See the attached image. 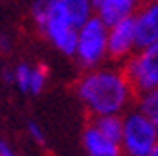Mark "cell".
<instances>
[{
  "label": "cell",
  "instance_id": "obj_11",
  "mask_svg": "<svg viewBox=\"0 0 158 156\" xmlns=\"http://www.w3.org/2000/svg\"><path fill=\"white\" fill-rule=\"evenodd\" d=\"M60 4L64 8L68 19L72 21L77 29L89 18H93V12H94L93 0H60Z\"/></svg>",
  "mask_w": 158,
  "mask_h": 156
},
{
  "label": "cell",
  "instance_id": "obj_3",
  "mask_svg": "<svg viewBox=\"0 0 158 156\" xmlns=\"http://www.w3.org/2000/svg\"><path fill=\"white\" fill-rule=\"evenodd\" d=\"M158 141V127L141 110H131L123 116L122 149L123 156H148Z\"/></svg>",
  "mask_w": 158,
  "mask_h": 156
},
{
  "label": "cell",
  "instance_id": "obj_7",
  "mask_svg": "<svg viewBox=\"0 0 158 156\" xmlns=\"http://www.w3.org/2000/svg\"><path fill=\"white\" fill-rule=\"evenodd\" d=\"M137 48L158 43V0H145L133 14Z\"/></svg>",
  "mask_w": 158,
  "mask_h": 156
},
{
  "label": "cell",
  "instance_id": "obj_4",
  "mask_svg": "<svg viewBox=\"0 0 158 156\" xmlns=\"http://www.w3.org/2000/svg\"><path fill=\"white\" fill-rule=\"evenodd\" d=\"M75 56L85 69L98 68V64L108 56V25L98 15L89 18L79 27Z\"/></svg>",
  "mask_w": 158,
  "mask_h": 156
},
{
  "label": "cell",
  "instance_id": "obj_10",
  "mask_svg": "<svg viewBox=\"0 0 158 156\" xmlns=\"http://www.w3.org/2000/svg\"><path fill=\"white\" fill-rule=\"evenodd\" d=\"M89 121L97 127L102 135L112 141H122L123 131V116L122 114H106V116H89Z\"/></svg>",
  "mask_w": 158,
  "mask_h": 156
},
{
  "label": "cell",
  "instance_id": "obj_15",
  "mask_svg": "<svg viewBox=\"0 0 158 156\" xmlns=\"http://www.w3.org/2000/svg\"><path fill=\"white\" fill-rule=\"evenodd\" d=\"M27 129H29L31 137H33L39 145H44V135H43V131L39 129V125H37L35 121H29V123H27Z\"/></svg>",
  "mask_w": 158,
  "mask_h": 156
},
{
  "label": "cell",
  "instance_id": "obj_18",
  "mask_svg": "<svg viewBox=\"0 0 158 156\" xmlns=\"http://www.w3.org/2000/svg\"><path fill=\"white\" fill-rule=\"evenodd\" d=\"M148 156H158V141H156V145H154V149L151 150V154Z\"/></svg>",
  "mask_w": 158,
  "mask_h": 156
},
{
  "label": "cell",
  "instance_id": "obj_1",
  "mask_svg": "<svg viewBox=\"0 0 158 156\" xmlns=\"http://www.w3.org/2000/svg\"><path fill=\"white\" fill-rule=\"evenodd\" d=\"M73 92L83 102L89 116L122 114L131 102L137 100V92L129 83L123 68H93L79 77Z\"/></svg>",
  "mask_w": 158,
  "mask_h": 156
},
{
  "label": "cell",
  "instance_id": "obj_8",
  "mask_svg": "<svg viewBox=\"0 0 158 156\" xmlns=\"http://www.w3.org/2000/svg\"><path fill=\"white\" fill-rule=\"evenodd\" d=\"M81 143H83L87 156H123L122 143L112 141L106 135H102L89 120H87L83 127Z\"/></svg>",
  "mask_w": 158,
  "mask_h": 156
},
{
  "label": "cell",
  "instance_id": "obj_6",
  "mask_svg": "<svg viewBox=\"0 0 158 156\" xmlns=\"http://www.w3.org/2000/svg\"><path fill=\"white\" fill-rule=\"evenodd\" d=\"M135 50H137V37H135L133 15L108 25V58L123 64Z\"/></svg>",
  "mask_w": 158,
  "mask_h": 156
},
{
  "label": "cell",
  "instance_id": "obj_9",
  "mask_svg": "<svg viewBox=\"0 0 158 156\" xmlns=\"http://www.w3.org/2000/svg\"><path fill=\"white\" fill-rule=\"evenodd\" d=\"M137 8H139V0H102L94 12L106 25H112V23L123 18L133 15Z\"/></svg>",
  "mask_w": 158,
  "mask_h": 156
},
{
  "label": "cell",
  "instance_id": "obj_13",
  "mask_svg": "<svg viewBox=\"0 0 158 156\" xmlns=\"http://www.w3.org/2000/svg\"><path fill=\"white\" fill-rule=\"evenodd\" d=\"M46 77H48V69L46 66L39 64V66H33V72H31V85H29V92L33 95H39L44 85H46Z\"/></svg>",
  "mask_w": 158,
  "mask_h": 156
},
{
  "label": "cell",
  "instance_id": "obj_5",
  "mask_svg": "<svg viewBox=\"0 0 158 156\" xmlns=\"http://www.w3.org/2000/svg\"><path fill=\"white\" fill-rule=\"evenodd\" d=\"M123 72L133 85L137 96L145 91L158 87V43L137 48L123 62Z\"/></svg>",
  "mask_w": 158,
  "mask_h": 156
},
{
  "label": "cell",
  "instance_id": "obj_16",
  "mask_svg": "<svg viewBox=\"0 0 158 156\" xmlns=\"http://www.w3.org/2000/svg\"><path fill=\"white\" fill-rule=\"evenodd\" d=\"M0 156H15L14 149L10 146V143H6L4 139H0Z\"/></svg>",
  "mask_w": 158,
  "mask_h": 156
},
{
  "label": "cell",
  "instance_id": "obj_2",
  "mask_svg": "<svg viewBox=\"0 0 158 156\" xmlns=\"http://www.w3.org/2000/svg\"><path fill=\"white\" fill-rule=\"evenodd\" d=\"M31 18L37 29L60 52L75 56L79 29L68 19L60 0H37L31 8Z\"/></svg>",
  "mask_w": 158,
  "mask_h": 156
},
{
  "label": "cell",
  "instance_id": "obj_14",
  "mask_svg": "<svg viewBox=\"0 0 158 156\" xmlns=\"http://www.w3.org/2000/svg\"><path fill=\"white\" fill-rule=\"evenodd\" d=\"M31 72H33V66H29V64H19V66L14 68V83L18 85L23 92H29Z\"/></svg>",
  "mask_w": 158,
  "mask_h": 156
},
{
  "label": "cell",
  "instance_id": "obj_17",
  "mask_svg": "<svg viewBox=\"0 0 158 156\" xmlns=\"http://www.w3.org/2000/svg\"><path fill=\"white\" fill-rule=\"evenodd\" d=\"M10 46H12L10 39H8L6 35H0V50H2V52H8V50H10Z\"/></svg>",
  "mask_w": 158,
  "mask_h": 156
},
{
  "label": "cell",
  "instance_id": "obj_12",
  "mask_svg": "<svg viewBox=\"0 0 158 156\" xmlns=\"http://www.w3.org/2000/svg\"><path fill=\"white\" fill-rule=\"evenodd\" d=\"M135 102H137V110H141L158 127V87L141 92Z\"/></svg>",
  "mask_w": 158,
  "mask_h": 156
}]
</instances>
